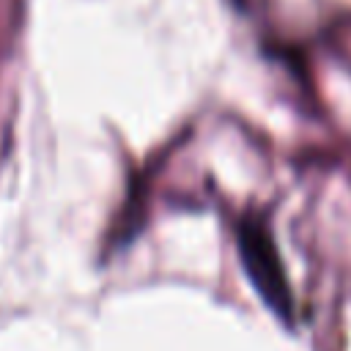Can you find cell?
Wrapping results in <instances>:
<instances>
[{"label":"cell","instance_id":"obj_1","mask_svg":"<svg viewBox=\"0 0 351 351\" xmlns=\"http://www.w3.org/2000/svg\"><path fill=\"white\" fill-rule=\"evenodd\" d=\"M236 239H239V255L252 288L274 313H280L282 318H291V291H288L285 269L266 222L252 214L244 217L239 222Z\"/></svg>","mask_w":351,"mask_h":351}]
</instances>
